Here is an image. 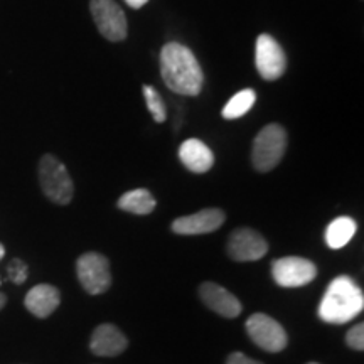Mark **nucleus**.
<instances>
[{"mask_svg": "<svg viewBox=\"0 0 364 364\" xmlns=\"http://www.w3.org/2000/svg\"><path fill=\"white\" fill-rule=\"evenodd\" d=\"M161 75L167 88L184 97H198L203 90L204 75L189 48L169 43L161 51Z\"/></svg>", "mask_w": 364, "mask_h": 364, "instance_id": "1", "label": "nucleus"}, {"mask_svg": "<svg viewBox=\"0 0 364 364\" xmlns=\"http://www.w3.org/2000/svg\"><path fill=\"white\" fill-rule=\"evenodd\" d=\"M364 309V295L351 277L341 275L327 287L318 306V317L326 324H346L356 318Z\"/></svg>", "mask_w": 364, "mask_h": 364, "instance_id": "2", "label": "nucleus"}, {"mask_svg": "<svg viewBox=\"0 0 364 364\" xmlns=\"http://www.w3.org/2000/svg\"><path fill=\"white\" fill-rule=\"evenodd\" d=\"M39 184L46 198L59 206H66L73 201L75 184L66 166L58 157L46 154L39 161Z\"/></svg>", "mask_w": 364, "mask_h": 364, "instance_id": "3", "label": "nucleus"}, {"mask_svg": "<svg viewBox=\"0 0 364 364\" xmlns=\"http://www.w3.org/2000/svg\"><path fill=\"white\" fill-rule=\"evenodd\" d=\"M287 150V132L279 124H270L253 140L252 164L258 172H270L279 166Z\"/></svg>", "mask_w": 364, "mask_h": 364, "instance_id": "4", "label": "nucleus"}, {"mask_svg": "<svg viewBox=\"0 0 364 364\" xmlns=\"http://www.w3.org/2000/svg\"><path fill=\"white\" fill-rule=\"evenodd\" d=\"M76 275L85 292L102 295L112 287L110 262L102 253L88 252L76 260Z\"/></svg>", "mask_w": 364, "mask_h": 364, "instance_id": "5", "label": "nucleus"}, {"mask_svg": "<svg viewBox=\"0 0 364 364\" xmlns=\"http://www.w3.org/2000/svg\"><path fill=\"white\" fill-rule=\"evenodd\" d=\"M90 11L97 24L98 33L112 43H120L127 38V17L115 0H91Z\"/></svg>", "mask_w": 364, "mask_h": 364, "instance_id": "6", "label": "nucleus"}, {"mask_svg": "<svg viewBox=\"0 0 364 364\" xmlns=\"http://www.w3.org/2000/svg\"><path fill=\"white\" fill-rule=\"evenodd\" d=\"M247 332L250 339L267 353H280L287 348L289 338L280 322L267 314H253L247 321Z\"/></svg>", "mask_w": 364, "mask_h": 364, "instance_id": "7", "label": "nucleus"}, {"mask_svg": "<svg viewBox=\"0 0 364 364\" xmlns=\"http://www.w3.org/2000/svg\"><path fill=\"white\" fill-rule=\"evenodd\" d=\"M272 277L285 289L309 285L317 277L316 263L302 257H284L272 263Z\"/></svg>", "mask_w": 364, "mask_h": 364, "instance_id": "8", "label": "nucleus"}, {"mask_svg": "<svg viewBox=\"0 0 364 364\" xmlns=\"http://www.w3.org/2000/svg\"><path fill=\"white\" fill-rule=\"evenodd\" d=\"M226 252L235 262H257L268 252V243L253 228H238L230 235Z\"/></svg>", "mask_w": 364, "mask_h": 364, "instance_id": "9", "label": "nucleus"}, {"mask_svg": "<svg viewBox=\"0 0 364 364\" xmlns=\"http://www.w3.org/2000/svg\"><path fill=\"white\" fill-rule=\"evenodd\" d=\"M255 63L260 76L267 81H275L287 70V58L282 46L270 34H260L255 49Z\"/></svg>", "mask_w": 364, "mask_h": 364, "instance_id": "10", "label": "nucleus"}, {"mask_svg": "<svg viewBox=\"0 0 364 364\" xmlns=\"http://www.w3.org/2000/svg\"><path fill=\"white\" fill-rule=\"evenodd\" d=\"M226 215L225 211L218 208L203 209V211L194 213L189 216H181L172 223V231L176 235L194 236V235H208L215 233L216 230L225 225Z\"/></svg>", "mask_w": 364, "mask_h": 364, "instance_id": "11", "label": "nucleus"}, {"mask_svg": "<svg viewBox=\"0 0 364 364\" xmlns=\"http://www.w3.org/2000/svg\"><path fill=\"white\" fill-rule=\"evenodd\" d=\"M199 297L204 306L216 312L218 316L226 318H235L241 314V302L230 290L221 287L216 282H204L199 287Z\"/></svg>", "mask_w": 364, "mask_h": 364, "instance_id": "12", "label": "nucleus"}, {"mask_svg": "<svg viewBox=\"0 0 364 364\" xmlns=\"http://www.w3.org/2000/svg\"><path fill=\"white\" fill-rule=\"evenodd\" d=\"M129 348L127 336L113 324H100L90 339V349L95 356L115 358Z\"/></svg>", "mask_w": 364, "mask_h": 364, "instance_id": "13", "label": "nucleus"}, {"mask_svg": "<svg viewBox=\"0 0 364 364\" xmlns=\"http://www.w3.org/2000/svg\"><path fill=\"white\" fill-rule=\"evenodd\" d=\"M26 309L33 316L39 318H46L53 316L54 311L61 304V294L54 285L49 284H39L33 287L26 295Z\"/></svg>", "mask_w": 364, "mask_h": 364, "instance_id": "14", "label": "nucleus"}, {"mask_svg": "<svg viewBox=\"0 0 364 364\" xmlns=\"http://www.w3.org/2000/svg\"><path fill=\"white\" fill-rule=\"evenodd\" d=\"M179 159L194 174H204L215 166V156L211 149L199 139H189L181 144Z\"/></svg>", "mask_w": 364, "mask_h": 364, "instance_id": "15", "label": "nucleus"}, {"mask_svg": "<svg viewBox=\"0 0 364 364\" xmlns=\"http://www.w3.org/2000/svg\"><path fill=\"white\" fill-rule=\"evenodd\" d=\"M117 206L122 209V211L132 213V215L136 216H147L154 211L157 206L156 198L150 194V191L140 188V189H134L129 191L118 199Z\"/></svg>", "mask_w": 364, "mask_h": 364, "instance_id": "16", "label": "nucleus"}, {"mask_svg": "<svg viewBox=\"0 0 364 364\" xmlns=\"http://www.w3.org/2000/svg\"><path fill=\"white\" fill-rule=\"evenodd\" d=\"M358 225L353 218L349 216H339L327 226L326 230V243L327 247L332 250H341L344 248L349 241L353 240V236L356 235Z\"/></svg>", "mask_w": 364, "mask_h": 364, "instance_id": "17", "label": "nucleus"}, {"mask_svg": "<svg viewBox=\"0 0 364 364\" xmlns=\"http://www.w3.org/2000/svg\"><path fill=\"white\" fill-rule=\"evenodd\" d=\"M257 102V93L253 90H241L240 93H236L230 102L226 103V107L223 108L221 115L226 120H236V118L247 115L252 110V107Z\"/></svg>", "mask_w": 364, "mask_h": 364, "instance_id": "18", "label": "nucleus"}, {"mask_svg": "<svg viewBox=\"0 0 364 364\" xmlns=\"http://www.w3.org/2000/svg\"><path fill=\"white\" fill-rule=\"evenodd\" d=\"M144 97H145V102H147L149 112L152 113L154 120H156L157 124H164L167 118V110H166V105H164V100L161 98V95H159V91L156 88H152V86L145 85Z\"/></svg>", "mask_w": 364, "mask_h": 364, "instance_id": "19", "label": "nucleus"}, {"mask_svg": "<svg viewBox=\"0 0 364 364\" xmlns=\"http://www.w3.org/2000/svg\"><path fill=\"white\" fill-rule=\"evenodd\" d=\"M29 275V268H27L26 262H22L21 258H14L7 265V279L16 285H22L27 280Z\"/></svg>", "mask_w": 364, "mask_h": 364, "instance_id": "20", "label": "nucleus"}, {"mask_svg": "<svg viewBox=\"0 0 364 364\" xmlns=\"http://www.w3.org/2000/svg\"><path fill=\"white\" fill-rule=\"evenodd\" d=\"M346 344L354 351H363L364 349V326L356 324L346 334Z\"/></svg>", "mask_w": 364, "mask_h": 364, "instance_id": "21", "label": "nucleus"}, {"mask_svg": "<svg viewBox=\"0 0 364 364\" xmlns=\"http://www.w3.org/2000/svg\"><path fill=\"white\" fill-rule=\"evenodd\" d=\"M226 364H263V363H260V361H257V359H252V358H248L247 354H243V353H231L230 356H228V359H226Z\"/></svg>", "mask_w": 364, "mask_h": 364, "instance_id": "22", "label": "nucleus"}, {"mask_svg": "<svg viewBox=\"0 0 364 364\" xmlns=\"http://www.w3.org/2000/svg\"><path fill=\"white\" fill-rule=\"evenodd\" d=\"M125 2L129 4L132 9H142L145 4L149 2V0H125Z\"/></svg>", "mask_w": 364, "mask_h": 364, "instance_id": "23", "label": "nucleus"}, {"mask_svg": "<svg viewBox=\"0 0 364 364\" xmlns=\"http://www.w3.org/2000/svg\"><path fill=\"white\" fill-rule=\"evenodd\" d=\"M6 304H7V297L2 292H0V311H2V309L6 307Z\"/></svg>", "mask_w": 364, "mask_h": 364, "instance_id": "24", "label": "nucleus"}, {"mask_svg": "<svg viewBox=\"0 0 364 364\" xmlns=\"http://www.w3.org/2000/svg\"><path fill=\"white\" fill-rule=\"evenodd\" d=\"M4 257H6V247H4V245L0 243V260H2Z\"/></svg>", "mask_w": 364, "mask_h": 364, "instance_id": "25", "label": "nucleus"}, {"mask_svg": "<svg viewBox=\"0 0 364 364\" xmlns=\"http://www.w3.org/2000/svg\"><path fill=\"white\" fill-rule=\"evenodd\" d=\"M307 364H318V363H307Z\"/></svg>", "mask_w": 364, "mask_h": 364, "instance_id": "26", "label": "nucleus"}]
</instances>
